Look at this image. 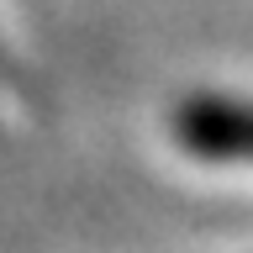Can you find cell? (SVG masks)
Segmentation results:
<instances>
[{"mask_svg": "<svg viewBox=\"0 0 253 253\" xmlns=\"http://www.w3.org/2000/svg\"><path fill=\"white\" fill-rule=\"evenodd\" d=\"M179 148L211 164H253V106L227 95H195L174 111Z\"/></svg>", "mask_w": 253, "mask_h": 253, "instance_id": "obj_1", "label": "cell"}]
</instances>
